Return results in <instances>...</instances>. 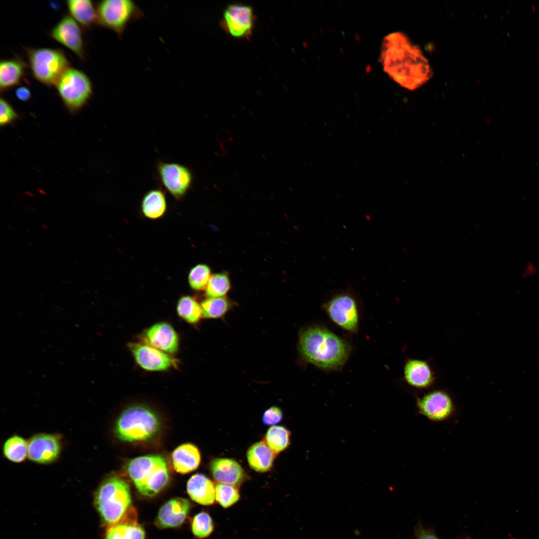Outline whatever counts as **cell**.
I'll list each match as a JSON object with an SVG mask.
<instances>
[{
    "instance_id": "obj_1",
    "label": "cell",
    "mask_w": 539,
    "mask_h": 539,
    "mask_svg": "<svg viewBox=\"0 0 539 539\" xmlns=\"http://www.w3.org/2000/svg\"><path fill=\"white\" fill-rule=\"evenodd\" d=\"M384 71L396 83L414 90L428 81L433 71L420 48L403 33L386 36L380 57Z\"/></svg>"
},
{
    "instance_id": "obj_2",
    "label": "cell",
    "mask_w": 539,
    "mask_h": 539,
    "mask_svg": "<svg viewBox=\"0 0 539 539\" xmlns=\"http://www.w3.org/2000/svg\"><path fill=\"white\" fill-rule=\"evenodd\" d=\"M299 349L303 358L319 368L332 370L347 360L350 348L347 343L328 329L319 326L304 328L299 333Z\"/></svg>"
},
{
    "instance_id": "obj_3",
    "label": "cell",
    "mask_w": 539,
    "mask_h": 539,
    "mask_svg": "<svg viewBox=\"0 0 539 539\" xmlns=\"http://www.w3.org/2000/svg\"><path fill=\"white\" fill-rule=\"evenodd\" d=\"M128 473L137 489L143 495L153 497L167 484L169 474L166 463L159 455L137 457L127 465Z\"/></svg>"
},
{
    "instance_id": "obj_4",
    "label": "cell",
    "mask_w": 539,
    "mask_h": 539,
    "mask_svg": "<svg viewBox=\"0 0 539 539\" xmlns=\"http://www.w3.org/2000/svg\"><path fill=\"white\" fill-rule=\"evenodd\" d=\"M96 507L108 527L118 522L131 507L130 488L122 479L112 477L105 480L97 490Z\"/></svg>"
},
{
    "instance_id": "obj_5",
    "label": "cell",
    "mask_w": 539,
    "mask_h": 539,
    "mask_svg": "<svg viewBox=\"0 0 539 539\" xmlns=\"http://www.w3.org/2000/svg\"><path fill=\"white\" fill-rule=\"evenodd\" d=\"M160 422L149 409L135 406L126 409L118 418L115 428L116 436L127 442L146 440L158 431Z\"/></svg>"
},
{
    "instance_id": "obj_6",
    "label": "cell",
    "mask_w": 539,
    "mask_h": 539,
    "mask_svg": "<svg viewBox=\"0 0 539 539\" xmlns=\"http://www.w3.org/2000/svg\"><path fill=\"white\" fill-rule=\"evenodd\" d=\"M33 76L48 86H55L70 63L62 51L50 48H26Z\"/></svg>"
},
{
    "instance_id": "obj_7",
    "label": "cell",
    "mask_w": 539,
    "mask_h": 539,
    "mask_svg": "<svg viewBox=\"0 0 539 539\" xmlns=\"http://www.w3.org/2000/svg\"><path fill=\"white\" fill-rule=\"evenodd\" d=\"M64 104L72 113L81 109L92 96V83L82 71L69 67L55 85Z\"/></svg>"
},
{
    "instance_id": "obj_8",
    "label": "cell",
    "mask_w": 539,
    "mask_h": 539,
    "mask_svg": "<svg viewBox=\"0 0 539 539\" xmlns=\"http://www.w3.org/2000/svg\"><path fill=\"white\" fill-rule=\"evenodd\" d=\"M95 8L96 23L118 35L123 33L130 22L143 15L137 5L130 0H102Z\"/></svg>"
},
{
    "instance_id": "obj_9",
    "label": "cell",
    "mask_w": 539,
    "mask_h": 539,
    "mask_svg": "<svg viewBox=\"0 0 539 539\" xmlns=\"http://www.w3.org/2000/svg\"><path fill=\"white\" fill-rule=\"evenodd\" d=\"M156 172L162 186L177 200L182 199L192 187L193 172L183 164L159 161Z\"/></svg>"
},
{
    "instance_id": "obj_10",
    "label": "cell",
    "mask_w": 539,
    "mask_h": 539,
    "mask_svg": "<svg viewBox=\"0 0 539 539\" xmlns=\"http://www.w3.org/2000/svg\"><path fill=\"white\" fill-rule=\"evenodd\" d=\"M324 308L330 319L340 327L351 332L357 330L358 306L350 293L341 292L333 295L324 304Z\"/></svg>"
},
{
    "instance_id": "obj_11",
    "label": "cell",
    "mask_w": 539,
    "mask_h": 539,
    "mask_svg": "<svg viewBox=\"0 0 539 539\" xmlns=\"http://www.w3.org/2000/svg\"><path fill=\"white\" fill-rule=\"evenodd\" d=\"M254 15L251 6L240 3L229 5L225 9L221 25L225 30L236 38H248L252 35Z\"/></svg>"
},
{
    "instance_id": "obj_12",
    "label": "cell",
    "mask_w": 539,
    "mask_h": 539,
    "mask_svg": "<svg viewBox=\"0 0 539 539\" xmlns=\"http://www.w3.org/2000/svg\"><path fill=\"white\" fill-rule=\"evenodd\" d=\"M128 347L137 363L144 370L164 371L176 365L175 359L167 353L147 344L130 343Z\"/></svg>"
},
{
    "instance_id": "obj_13",
    "label": "cell",
    "mask_w": 539,
    "mask_h": 539,
    "mask_svg": "<svg viewBox=\"0 0 539 539\" xmlns=\"http://www.w3.org/2000/svg\"><path fill=\"white\" fill-rule=\"evenodd\" d=\"M50 36L84 59L85 52L81 29L78 22L69 15H64L51 29Z\"/></svg>"
},
{
    "instance_id": "obj_14",
    "label": "cell",
    "mask_w": 539,
    "mask_h": 539,
    "mask_svg": "<svg viewBox=\"0 0 539 539\" xmlns=\"http://www.w3.org/2000/svg\"><path fill=\"white\" fill-rule=\"evenodd\" d=\"M419 412L428 419L440 421L448 418L454 410L452 400L445 392L434 391L417 399Z\"/></svg>"
},
{
    "instance_id": "obj_15",
    "label": "cell",
    "mask_w": 539,
    "mask_h": 539,
    "mask_svg": "<svg viewBox=\"0 0 539 539\" xmlns=\"http://www.w3.org/2000/svg\"><path fill=\"white\" fill-rule=\"evenodd\" d=\"M143 337L146 344L166 353H173L178 349V335L169 323L160 322L153 325L145 331Z\"/></svg>"
},
{
    "instance_id": "obj_16",
    "label": "cell",
    "mask_w": 539,
    "mask_h": 539,
    "mask_svg": "<svg viewBox=\"0 0 539 539\" xmlns=\"http://www.w3.org/2000/svg\"><path fill=\"white\" fill-rule=\"evenodd\" d=\"M191 505L183 498L172 499L160 508L156 517V525L162 529L175 528L181 526L188 515Z\"/></svg>"
},
{
    "instance_id": "obj_17",
    "label": "cell",
    "mask_w": 539,
    "mask_h": 539,
    "mask_svg": "<svg viewBox=\"0 0 539 539\" xmlns=\"http://www.w3.org/2000/svg\"><path fill=\"white\" fill-rule=\"evenodd\" d=\"M60 449L59 442L55 436L39 434L32 437L29 442L28 456L35 462L48 463L57 458Z\"/></svg>"
},
{
    "instance_id": "obj_18",
    "label": "cell",
    "mask_w": 539,
    "mask_h": 539,
    "mask_svg": "<svg viewBox=\"0 0 539 539\" xmlns=\"http://www.w3.org/2000/svg\"><path fill=\"white\" fill-rule=\"evenodd\" d=\"M145 533L137 522V514L131 507L117 523L108 526L104 539H145Z\"/></svg>"
},
{
    "instance_id": "obj_19",
    "label": "cell",
    "mask_w": 539,
    "mask_h": 539,
    "mask_svg": "<svg viewBox=\"0 0 539 539\" xmlns=\"http://www.w3.org/2000/svg\"><path fill=\"white\" fill-rule=\"evenodd\" d=\"M210 470L213 478L219 483L237 486L245 479L243 469L234 459H215L210 464Z\"/></svg>"
},
{
    "instance_id": "obj_20",
    "label": "cell",
    "mask_w": 539,
    "mask_h": 539,
    "mask_svg": "<svg viewBox=\"0 0 539 539\" xmlns=\"http://www.w3.org/2000/svg\"><path fill=\"white\" fill-rule=\"evenodd\" d=\"M187 490L190 498L199 504L211 505L216 500V486L204 475L192 476L188 481Z\"/></svg>"
},
{
    "instance_id": "obj_21",
    "label": "cell",
    "mask_w": 539,
    "mask_h": 539,
    "mask_svg": "<svg viewBox=\"0 0 539 539\" xmlns=\"http://www.w3.org/2000/svg\"><path fill=\"white\" fill-rule=\"evenodd\" d=\"M404 374L407 383L415 388H427L434 381L433 374L430 366L427 362L421 360H408L404 366Z\"/></svg>"
},
{
    "instance_id": "obj_22",
    "label": "cell",
    "mask_w": 539,
    "mask_h": 539,
    "mask_svg": "<svg viewBox=\"0 0 539 539\" xmlns=\"http://www.w3.org/2000/svg\"><path fill=\"white\" fill-rule=\"evenodd\" d=\"M172 460L173 468L176 472L186 474L198 467L201 455L195 446L187 443L180 445L174 451Z\"/></svg>"
},
{
    "instance_id": "obj_23",
    "label": "cell",
    "mask_w": 539,
    "mask_h": 539,
    "mask_svg": "<svg viewBox=\"0 0 539 539\" xmlns=\"http://www.w3.org/2000/svg\"><path fill=\"white\" fill-rule=\"evenodd\" d=\"M276 455L263 440L254 443L248 449L247 457L252 469L264 473L270 470Z\"/></svg>"
},
{
    "instance_id": "obj_24",
    "label": "cell",
    "mask_w": 539,
    "mask_h": 539,
    "mask_svg": "<svg viewBox=\"0 0 539 539\" xmlns=\"http://www.w3.org/2000/svg\"><path fill=\"white\" fill-rule=\"evenodd\" d=\"M26 63L19 57L0 62V90L4 92L19 84L24 76Z\"/></svg>"
},
{
    "instance_id": "obj_25",
    "label": "cell",
    "mask_w": 539,
    "mask_h": 539,
    "mask_svg": "<svg viewBox=\"0 0 539 539\" xmlns=\"http://www.w3.org/2000/svg\"><path fill=\"white\" fill-rule=\"evenodd\" d=\"M143 215L151 220H156L164 215L167 209L166 195L160 188H154L147 191L141 202Z\"/></svg>"
},
{
    "instance_id": "obj_26",
    "label": "cell",
    "mask_w": 539,
    "mask_h": 539,
    "mask_svg": "<svg viewBox=\"0 0 539 539\" xmlns=\"http://www.w3.org/2000/svg\"><path fill=\"white\" fill-rule=\"evenodd\" d=\"M66 4L71 16L83 27L88 28L96 22V8L89 0H69Z\"/></svg>"
},
{
    "instance_id": "obj_27",
    "label": "cell",
    "mask_w": 539,
    "mask_h": 539,
    "mask_svg": "<svg viewBox=\"0 0 539 539\" xmlns=\"http://www.w3.org/2000/svg\"><path fill=\"white\" fill-rule=\"evenodd\" d=\"M232 305L231 300L225 296L208 297L201 304L202 317L205 318L222 317L231 309Z\"/></svg>"
},
{
    "instance_id": "obj_28",
    "label": "cell",
    "mask_w": 539,
    "mask_h": 539,
    "mask_svg": "<svg viewBox=\"0 0 539 539\" xmlns=\"http://www.w3.org/2000/svg\"><path fill=\"white\" fill-rule=\"evenodd\" d=\"M290 432L282 426H272L268 430L265 441L276 454L285 450L290 444Z\"/></svg>"
},
{
    "instance_id": "obj_29",
    "label": "cell",
    "mask_w": 539,
    "mask_h": 539,
    "mask_svg": "<svg viewBox=\"0 0 539 539\" xmlns=\"http://www.w3.org/2000/svg\"><path fill=\"white\" fill-rule=\"evenodd\" d=\"M177 311L180 317L191 324L198 323L202 317L201 305L189 295L180 297L177 303Z\"/></svg>"
},
{
    "instance_id": "obj_30",
    "label": "cell",
    "mask_w": 539,
    "mask_h": 539,
    "mask_svg": "<svg viewBox=\"0 0 539 539\" xmlns=\"http://www.w3.org/2000/svg\"><path fill=\"white\" fill-rule=\"evenodd\" d=\"M3 453L9 460L19 463L23 461L28 453V445L26 441L18 436L8 439L3 446Z\"/></svg>"
},
{
    "instance_id": "obj_31",
    "label": "cell",
    "mask_w": 539,
    "mask_h": 539,
    "mask_svg": "<svg viewBox=\"0 0 539 539\" xmlns=\"http://www.w3.org/2000/svg\"><path fill=\"white\" fill-rule=\"evenodd\" d=\"M231 287L229 276L227 272H222L211 275L206 288L208 297L224 296Z\"/></svg>"
},
{
    "instance_id": "obj_32",
    "label": "cell",
    "mask_w": 539,
    "mask_h": 539,
    "mask_svg": "<svg viewBox=\"0 0 539 539\" xmlns=\"http://www.w3.org/2000/svg\"><path fill=\"white\" fill-rule=\"evenodd\" d=\"M210 268L205 264H198L193 267L188 275V282L192 288L196 290L206 289L211 276Z\"/></svg>"
},
{
    "instance_id": "obj_33",
    "label": "cell",
    "mask_w": 539,
    "mask_h": 539,
    "mask_svg": "<svg viewBox=\"0 0 539 539\" xmlns=\"http://www.w3.org/2000/svg\"><path fill=\"white\" fill-rule=\"evenodd\" d=\"M240 494L236 486L219 483L216 486V500L223 508H227L237 503Z\"/></svg>"
},
{
    "instance_id": "obj_34",
    "label": "cell",
    "mask_w": 539,
    "mask_h": 539,
    "mask_svg": "<svg viewBox=\"0 0 539 539\" xmlns=\"http://www.w3.org/2000/svg\"><path fill=\"white\" fill-rule=\"evenodd\" d=\"M191 527L192 532L196 537L203 539L212 534L214 530V523L208 513L202 512L194 516Z\"/></svg>"
},
{
    "instance_id": "obj_35",
    "label": "cell",
    "mask_w": 539,
    "mask_h": 539,
    "mask_svg": "<svg viewBox=\"0 0 539 539\" xmlns=\"http://www.w3.org/2000/svg\"><path fill=\"white\" fill-rule=\"evenodd\" d=\"M18 118L11 106L3 98L0 99V125L4 126L13 123Z\"/></svg>"
},
{
    "instance_id": "obj_36",
    "label": "cell",
    "mask_w": 539,
    "mask_h": 539,
    "mask_svg": "<svg viewBox=\"0 0 539 539\" xmlns=\"http://www.w3.org/2000/svg\"><path fill=\"white\" fill-rule=\"evenodd\" d=\"M282 417L281 409L276 406H272L265 411L262 419L265 425H273L280 422Z\"/></svg>"
},
{
    "instance_id": "obj_37",
    "label": "cell",
    "mask_w": 539,
    "mask_h": 539,
    "mask_svg": "<svg viewBox=\"0 0 539 539\" xmlns=\"http://www.w3.org/2000/svg\"><path fill=\"white\" fill-rule=\"evenodd\" d=\"M415 539H440L432 529L424 527L419 523L415 528Z\"/></svg>"
},
{
    "instance_id": "obj_38",
    "label": "cell",
    "mask_w": 539,
    "mask_h": 539,
    "mask_svg": "<svg viewBox=\"0 0 539 539\" xmlns=\"http://www.w3.org/2000/svg\"><path fill=\"white\" fill-rule=\"evenodd\" d=\"M15 95L18 99L23 101H26L30 99L31 93L27 87L20 86L16 89Z\"/></svg>"
},
{
    "instance_id": "obj_39",
    "label": "cell",
    "mask_w": 539,
    "mask_h": 539,
    "mask_svg": "<svg viewBox=\"0 0 539 539\" xmlns=\"http://www.w3.org/2000/svg\"><path fill=\"white\" fill-rule=\"evenodd\" d=\"M42 226L46 230H49V227L48 226H47L46 225H45V224H42Z\"/></svg>"
},
{
    "instance_id": "obj_40",
    "label": "cell",
    "mask_w": 539,
    "mask_h": 539,
    "mask_svg": "<svg viewBox=\"0 0 539 539\" xmlns=\"http://www.w3.org/2000/svg\"><path fill=\"white\" fill-rule=\"evenodd\" d=\"M463 539H471L470 538H469V537H466L465 538H464Z\"/></svg>"
},
{
    "instance_id": "obj_41",
    "label": "cell",
    "mask_w": 539,
    "mask_h": 539,
    "mask_svg": "<svg viewBox=\"0 0 539 539\" xmlns=\"http://www.w3.org/2000/svg\"><path fill=\"white\" fill-rule=\"evenodd\" d=\"M88 247H89V248H90V249H92V247H91V246H90V245H88Z\"/></svg>"
},
{
    "instance_id": "obj_42",
    "label": "cell",
    "mask_w": 539,
    "mask_h": 539,
    "mask_svg": "<svg viewBox=\"0 0 539 539\" xmlns=\"http://www.w3.org/2000/svg\"><path fill=\"white\" fill-rule=\"evenodd\" d=\"M75 263H76L77 265H79V263H78L77 261L75 262Z\"/></svg>"
}]
</instances>
